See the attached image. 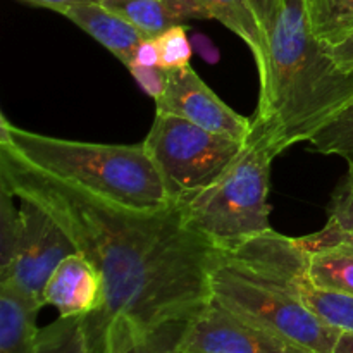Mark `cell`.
<instances>
[{
    "mask_svg": "<svg viewBox=\"0 0 353 353\" xmlns=\"http://www.w3.org/2000/svg\"><path fill=\"white\" fill-rule=\"evenodd\" d=\"M0 186L47 210L103 279V303L81 316L88 353H128L212 300L219 247L185 224L181 203L133 210L0 152Z\"/></svg>",
    "mask_w": 353,
    "mask_h": 353,
    "instance_id": "1",
    "label": "cell"
},
{
    "mask_svg": "<svg viewBox=\"0 0 353 353\" xmlns=\"http://www.w3.org/2000/svg\"><path fill=\"white\" fill-rule=\"evenodd\" d=\"M0 152L126 209L159 210L176 203L143 143L64 140L14 126L2 114Z\"/></svg>",
    "mask_w": 353,
    "mask_h": 353,
    "instance_id": "2",
    "label": "cell"
},
{
    "mask_svg": "<svg viewBox=\"0 0 353 353\" xmlns=\"http://www.w3.org/2000/svg\"><path fill=\"white\" fill-rule=\"evenodd\" d=\"M278 155L261 133L252 130L243 152L214 185L181 203L185 224L231 250L271 231L268 202L271 164Z\"/></svg>",
    "mask_w": 353,
    "mask_h": 353,
    "instance_id": "3",
    "label": "cell"
},
{
    "mask_svg": "<svg viewBox=\"0 0 353 353\" xmlns=\"http://www.w3.org/2000/svg\"><path fill=\"white\" fill-rule=\"evenodd\" d=\"M210 293L230 312L314 353H330L341 334L317 319L278 283L231 261L224 252L210 272Z\"/></svg>",
    "mask_w": 353,
    "mask_h": 353,
    "instance_id": "4",
    "label": "cell"
},
{
    "mask_svg": "<svg viewBox=\"0 0 353 353\" xmlns=\"http://www.w3.org/2000/svg\"><path fill=\"white\" fill-rule=\"evenodd\" d=\"M172 202H185L217 181L247 141L212 133L183 117L157 114L141 141Z\"/></svg>",
    "mask_w": 353,
    "mask_h": 353,
    "instance_id": "5",
    "label": "cell"
},
{
    "mask_svg": "<svg viewBox=\"0 0 353 353\" xmlns=\"http://www.w3.org/2000/svg\"><path fill=\"white\" fill-rule=\"evenodd\" d=\"M224 255L278 283L324 324L353 333V296L321 288L310 279L307 250L296 238L271 230L224 250Z\"/></svg>",
    "mask_w": 353,
    "mask_h": 353,
    "instance_id": "6",
    "label": "cell"
},
{
    "mask_svg": "<svg viewBox=\"0 0 353 353\" xmlns=\"http://www.w3.org/2000/svg\"><path fill=\"white\" fill-rule=\"evenodd\" d=\"M21 200L23 233L12 264L0 272V285L12 286L24 299L45 307L43 290L52 272L76 247L54 217L31 200Z\"/></svg>",
    "mask_w": 353,
    "mask_h": 353,
    "instance_id": "7",
    "label": "cell"
},
{
    "mask_svg": "<svg viewBox=\"0 0 353 353\" xmlns=\"http://www.w3.org/2000/svg\"><path fill=\"white\" fill-rule=\"evenodd\" d=\"M178 353H314L302 345L271 333L216 300L190 321Z\"/></svg>",
    "mask_w": 353,
    "mask_h": 353,
    "instance_id": "8",
    "label": "cell"
},
{
    "mask_svg": "<svg viewBox=\"0 0 353 353\" xmlns=\"http://www.w3.org/2000/svg\"><path fill=\"white\" fill-rule=\"evenodd\" d=\"M155 112L183 117L203 130L243 143L252 133V117L234 112L203 83L192 65L168 72V85L155 100Z\"/></svg>",
    "mask_w": 353,
    "mask_h": 353,
    "instance_id": "9",
    "label": "cell"
},
{
    "mask_svg": "<svg viewBox=\"0 0 353 353\" xmlns=\"http://www.w3.org/2000/svg\"><path fill=\"white\" fill-rule=\"evenodd\" d=\"M43 303L59 310V317L88 316L103 303V279L81 252L68 255L48 278Z\"/></svg>",
    "mask_w": 353,
    "mask_h": 353,
    "instance_id": "10",
    "label": "cell"
},
{
    "mask_svg": "<svg viewBox=\"0 0 353 353\" xmlns=\"http://www.w3.org/2000/svg\"><path fill=\"white\" fill-rule=\"evenodd\" d=\"M71 23L102 43L124 65L133 61L134 50L145 40L143 34L119 14L112 12L102 3H83L64 14Z\"/></svg>",
    "mask_w": 353,
    "mask_h": 353,
    "instance_id": "11",
    "label": "cell"
},
{
    "mask_svg": "<svg viewBox=\"0 0 353 353\" xmlns=\"http://www.w3.org/2000/svg\"><path fill=\"white\" fill-rule=\"evenodd\" d=\"M100 3L124 17L145 38H157L188 19H205L195 0H102Z\"/></svg>",
    "mask_w": 353,
    "mask_h": 353,
    "instance_id": "12",
    "label": "cell"
},
{
    "mask_svg": "<svg viewBox=\"0 0 353 353\" xmlns=\"http://www.w3.org/2000/svg\"><path fill=\"white\" fill-rule=\"evenodd\" d=\"M40 310L12 286L0 285V353H38Z\"/></svg>",
    "mask_w": 353,
    "mask_h": 353,
    "instance_id": "13",
    "label": "cell"
},
{
    "mask_svg": "<svg viewBox=\"0 0 353 353\" xmlns=\"http://www.w3.org/2000/svg\"><path fill=\"white\" fill-rule=\"evenodd\" d=\"M296 240L307 252L353 240V162H348L347 174L331 196L327 221L323 230Z\"/></svg>",
    "mask_w": 353,
    "mask_h": 353,
    "instance_id": "14",
    "label": "cell"
},
{
    "mask_svg": "<svg viewBox=\"0 0 353 353\" xmlns=\"http://www.w3.org/2000/svg\"><path fill=\"white\" fill-rule=\"evenodd\" d=\"M205 19H216L233 31L250 48L257 71L265 61V41L247 0H195Z\"/></svg>",
    "mask_w": 353,
    "mask_h": 353,
    "instance_id": "15",
    "label": "cell"
},
{
    "mask_svg": "<svg viewBox=\"0 0 353 353\" xmlns=\"http://www.w3.org/2000/svg\"><path fill=\"white\" fill-rule=\"evenodd\" d=\"M307 268L310 279L317 286L353 296V250L350 248L327 247L307 252Z\"/></svg>",
    "mask_w": 353,
    "mask_h": 353,
    "instance_id": "16",
    "label": "cell"
},
{
    "mask_svg": "<svg viewBox=\"0 0 353 353\" xmlns=\"http://www.w3.org/2000/svg\"><path fill=\"white\" fill-rule=\"evenodd\" d=\"M305 6L310 28L326 48L353 31V0H305Z\"/></svg>",
    "mask_w": 353,
    "mask_h": 353,
    "instance_id": "17",
    "label": "cell"
},
{
    "mask_svg": "<svg viewBox=\"0 0 353 353\" xmlns=\"http://www.w3.org/2000/svg\"><path fill=\"white\" fill-rule=\"evenodd\" d=\"M309 143L317 154L340 155L347 162H353V99L310 138Z\"/></svg>",
    "mask_w": 353,
    "mask_h": 353,
    "instance_id": "18",
    "label": "cell"
},
{
    "mask_svg": "<svg viewBox=\"0 0 353 353\" xmlns=\"http://www.w3.org/2000/svg\"><path fill=\"white\" fill-rule=\"evenodd\" d=\"M38 353H88L81 317H59L41 327Z\"/></svg>",
    "mask_w": 353,
    "mask_h": 353,
    "instance_id": "19",
    "label": "cell"
},
{
    "mask_svg": "<svg viewBox=\"0 0 353 353\" xmlns=\"http://www.w3.org/2000/svg\"><path fill=\"white\" fill-rule=\"evenodd\" d=\"M23 233L21 210L14 207V195L0 186V272L6 271L16 257Z\"/></svg>",
    "mask_w": 353,
    "mask_h": 353,
    "instance_id": "20",
    "label": "cell"
},
{
    "mask_svg": "<svg viewBox=\"0 0 353 353\" xmlns=\"http://www.w3.org/2000/svg\"><path fill=\"white\" fill-rule=\"evenodd\" d=\"M159 57H161V68L164 71H178L190 65L192 61L193 48L190 43V38L186 34V28L183 24L169 28L164 33L159 34Z\"/></svg>",
    "mask_w": 353,
    "mask_h": 353,
    "instance_id": "21",
    "label": "cell"
},
{
    "mask_svg": "<svg viewBox=\"0 0 353 353\" xmlns=\"http://www.w3.org/2000/svg\"><path fill=\"white\" fill-rule=\"evenodd\" d=\"M190 321L162 326L128 353H178Z\"/></svg>",
    "mask_w": 353,
    "mask_h": 353,
    "instance_id": "22",
    "label": "cell"
},
{
    "mask_svg": "<svg viewBox=\"0 0 353 353\" xmlns=\"http://www.w3.org/2000/svg\"><path fill=\"white\" fill-rule=\"evenodd\" d=\"M128 69L147 95H150L154 100L162 95L165 85H168V71H164L162 68H147V65L138 64L128 65Z\"/></svg>",
    "mask_w": 353,
    "mask_h": 353,
    "instance_id": "23",
    "label": "cell"
},
{
    "mask_svg": "<svg viewBox=\"0 0 353 353\" xmlns=\"http://www.w3.org/2000/svg\"><path fill=\"white\" fill-rule=\"evenodd\" d=\"M131 64L147 65V68H161V57H159V45L155 38H145L137 47Z\"/></svg>",
    "mask_w": 353,
    "mask_h": 353,
    "instance_id": "24",
    "label": "cell"
},
{
    "mask_svg": "<svg viewBox=\"0 0 353 353\" xmlns=\"http://www.w3.org/2000/svg\"><path fill=\"white\" fill-rule=\"evenodd\" d=\"M327 52H330L331 59L336 62L338 68L347 72H353V31L336 45L327 47Z\"/></svg>",
    "mask_w": 353,
    "mask_h": 353,
    "instance_id": "25",
    "label": "cell"
},
{
    "mask_svg": "<svg viewBox=\"0 0 353 353\" xmlns=\"http://www.w3.org/2000/svg\"><path fill=\"white\" fill-rule=\"evenodd\" d=\"M19 2L28 3V6L50 9L54 10V12H59L64 16L69 9H72V7L83 6V3H100L102 0H19Z\"/></svg>",
    "mask_w": 353,
    "mask_h": 353,
    "instance_id": "26",
    "label": "cell"
},
{
    "mask_svg": "<svg viewBox=\"0 0 353 353\" xmlns=\"http://www.w3.org/2000/svg\"><path fill=\"white\" fill-rule=\"evenodd\" d=\"M330 353H353V333H341Z\"/></svg>",
    "mask_w": 353,
    "mask_h": 353,
    "instance_id": "27",
    "label": "cell"
},
{
    "mask_svg": "<svg viewBox=\"0 0 353 353\" xmlns=\"http://www.w3.org/2000/svg\"><path fill=\"white\" fill-rule=\"evenodd\" d=\"M333 247H343V248H350V250H353V240L352 241H343V243H338V245H333Z\"/></svg>",
    "mask_w": 353,
    "mask_h": 353,
    "instance_id": "28",
    "label": "cell"
}]
</instances>
